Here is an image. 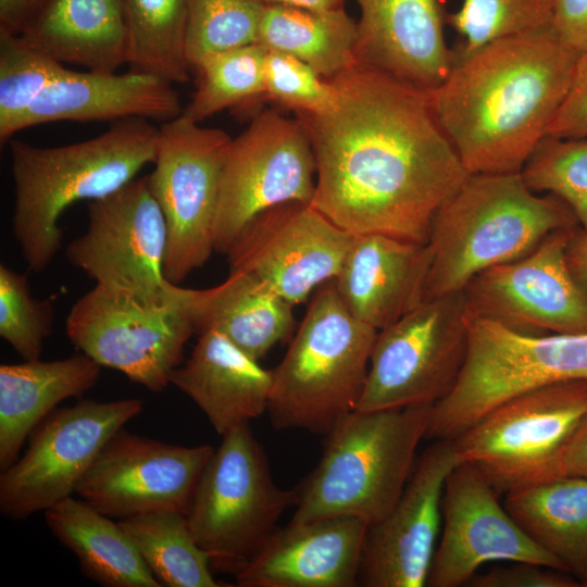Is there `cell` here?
<instances>
[{
  "mask_svg": "<svg viewBox=\"0 0 587 587\" xmlns=\"http://www.w3.org/2000/svg\"><path fill=\"white\" fill-rule=\"evenodd\" d=\"M555 0H462L459 10L446 14L463 39L457 53H469L497 39L551 25Z\"/></svg>",
  "mask_w": 587,
  "mask_h": 587,
  "instance_id": "obj_37",
  "label": "cell"
},
{
  "mask_svg": "<svg viewBox=\"0 0 587 587\" xmlns=\"http://www.w3.org/2000/svg\"><path fill=\"white\" fill-rule=\"evenodd\" d=\"M53 314L49 300L33 297L25 275L0 265V336L24 360L40 359Z\"/></svg>",
  "mask_w": 587,
  "mask_h": 587,
  "instance_id": "obj_39",
  "label": "cell"
},
{
  "mask_svg": "<svg viewBox=\"0 0 587 587\" xmlns=\"http://www.w3.org/2000/svg\"><path fill=\"white\" fill-rule=\"evenodd\" d=\"M562 476L587 477V414L565 449L561 464Z\"/></svg>",
  "mask_w": 587,
  "mask_h": 587,
  "instance_id": "obj_44",
  "label": "cell"
},
{
  "mask_svg": "<svg viewBox=\"0 0 587 587\" xmlns=\"http://www.w3.org/2000/svg\"><path fill=\"white\" fill-rule=\"evenodd\" d=\"M191 295L192 289L177 285L171 295L149 300L95 285L73 304L65 332L99 365L161 392L195 334Z\"/></svg>",
  "mask_w": 587,
  "mask_h": 587,
  "instance_id": "obj_10",
  "label": "cell"
},
{
  "mask_svg": "<svg viewBox=\"0 0 587 587\" xmlns=\"http://www.w3.org/2000/svg\"><path fill=\"white\" fill-rule=\"evenodd\" d=\"M357 64L430 91L451 71L455 51L446 43V14L438 0H357Z\"/></svg>",
  "mask_w": 587,
  "mask_h": 587,
  "instance_id": "obj_22",
  "label": "cell"
},
{
  "mask_svg": "<svg viewBox=\"0 0 587 587\" xmlns=\"http://www.w3.org/2000/svg\"><path fill=\"white\" fill-rule=\"evenodd\" d=\"M330 80L335 104L297 114L316 164L311 204L350 234L427 243L436 211L470 175L429 92L357 63Z\"/></svg>",
  "mask_w": 587,
  "mask_h": 587,
  "instance_id": "obj_1",
  "label": "cell"
},
{
  "mask_svg": "<svg viewBox=\"0 0 587 587\" xmlns=\"http://www.w3.org/2000/svg\"><path fill=\"white\" fill-rule=\"evenodd\" d=\"M578 226L562 199L538 196L521 172L470 173L434 215L424 300L461 292L478 273L528 254L554 232Z\"/></svg>",
  "mask_w": 587,
  "mask_h": 587,
  "instance_id": "obj_4",
  "label": "cell"
},
{
  "mask_svg": "<svg viewBox=\"0 0 587 587\" xmlns=\"http://www.w3.org/2000/svg\"><path fill=\"white\" fill-rule=\"evenodd\" d=\"M316 164L298 118L275 110L257 115L232 138L222 167L213 225L214 251L226 254L255 216L288 202L311 203Z\"/></svg>",
  "mask_w": 587,
  "mask_h": 587,
  "instance_id": "obj_13",
  "label": "cell"
},
{
  "mask_svg": "<svg viewBox=\"0 0 587 587\" xmlns=\"http://www.w3.org/2000/svg\"><path fill=\"white\" fill-rule=\"evenodd\" d=\"M377 333L347 310L333 279L320 286L272 370L267 412L273 426L326 435L357 410Z\"/></svg>",
  "mask_w": 587,
  "mask_h": 587,
  "instance_id": "obj_6",
  "label": "cell"
},
{
  "mask_svg": "<svg viewBox=\"0 0 587 587\" xmlns=\"http://www.w3.org/2000/svg\"><path fill=\"white\" fill-rule=\"evenodd\" d=\"M566 255L572 274L587 292V230L580 226L572 233Z\"/></svg>",
  "mask_w": 587,
  "mask_h": 587,
  "instance_id": "obj_46",
  "label": "cell"
},
{
  "mask_svg": "<svg viewBox=\"0 0 587 587\" xmlns=\"http://www.w3.org/2000/svg\"><path fill=\"white\" fill-rule=\"evenodd\" d=\"M579 583L583 587H587V569L582 575V577L579 578Z\"/></svg>",
  "mask_w": 587,
  "mask_h": 587,
  "instance_id": "obj_48",
  "label": "cell"
},
{
  "mask_svg": "<svg viewBox=\"0 0 587 587\" xmlns=\"http://www.w3.org/2000/svg\"><path fill=\"white\" fill-rule=\"evenodd\" d=\"M215 448L185 447L118 429L76 486L77 494L111 519L159 511L187 515Z\"/></svg>",
  "mask_w": 587,
  "mask_h": 587,
  "instance_id": "obj_17",
  "label": "cell"
},
{
  "mask_svg": "<svg viewBox=\"0 0 587 587\" xmlns=\"http://www.w3.org/2000/svg\"><path fill=\"white\" fill-rule=\"evenodd\" d=\"M296 502V487L286 490L274 483L265 451L247 423L222 436L186 517L211 564L235 574Z\"/></svg>",
  "mask_w": 587,
  "mask_h": 587,
  "instance_id": "obj_8",
  "label": "cell"
},
{
  "mask_svg": "<svg viewBox=\"0 0 587 587\" xmlns=\"http://www.w3.org/2000/svg\"><path fill=\"white\" fill-rule=\"evenodd\" d=\"M575 228L554 232L528 254L478 273L463 289L466 314L525 334L587 333V292L566 255Z\"/></svg>",
  "mask_w": 587,
  "mask_h": 587,
  "instance_id": "obj_16",
  "label": "cell"
},
{
  "mask_svg": "<svg viewBox=\"0 0 587 587\" xmlns=\"http://www.w3.org/2000/svg\"><path fill=\"white\" fill-rule=\"evenodd\" d=\"M551 26L567 48L587 54V0H555Z\"/></svg>",
  "mask_w": 587,
  "mask_h": 587,
  "instance_id": "obj_43",
  "label": "cell"
},
{
  "mask_svg": "<svg viewBox=\"0 0 587 587\" xmlns=\"http://www.w3.org/2000/svg\"><path fill=\"white\" fill-rule=\"evenodd\" d=\"M298 113L319 114L336 102L337 90L330 79L317 74L301 60L266 50L264 63V99Z\"/></svg>",
  "mask_w": 587,
  "mask_h": 587,
  "instance_id": "obj_40",
  "label": "cell"
},
{
  "mask_svg": "<svg viewBox=\"0 0 587 587\" xmlns=\"http://www.w3.org/2000/svg\"><path fill=\"white\" fill-rule=\"evenodd\" d=\"M166 248L165 218L147 175L89 201L87 229L66 257L95 285L157 300L177 287L165 277Z\"/></svg>",
  "mask_w": 587,
  "mask_h": 587,
  "instance_id": "obj_15",
  "label": "cell"
},
{
  "mask_svg": "<svg viewBox=\"0 0 587 587\" xmlns=\"http://www.w3.org/2000/svg\"><path fill=\"white\" fill-rule=\"evenodd\" d=\"M430 264L428 243L354 235L333 282L347 310L380 330L424 301Z\"/></svg>",
  "mask_w": 587,
  "mask_h": 587,
  "instance_id": "obj_23",
  "label": "cell"
},
{
  "mask_svg": "<svg viewBox=\"0 0 587 587\" xmlns=\"http://www.w3.org/2000/svg\"><path fill=\"white\" fill-rule=\"evenodd\" d=\"M101 367L82 352L62 360L0 365L1 471L17 460L25 440L60 402L96 385Z\"/></svg>",
  "mask_w": 587,
  "mask_h": 587,
  "instance_id": "obj_27",
  "label": "cell"
},
{
  "mask_svg": "<svg viewBox=\"0 0 587 587\" xmlns=\"http://www.w3.org/2000/svg\"><path fill=\"white\" fill-rule=\"evenodd\" d=\"M126 64L172 84L189 80L187 0H124Z\"/></svg>",
  "mask_w": 587,
  "mask_h": 587,
  "instance_id": "obj_32",
  "label": "cell"
},
{
  "mask_svg": "<svg viewBox=\"0 0 587 587\" xmlns=\"http://www.w3.org/2000/svg\"><path fill=\"white\" fill-rule=\"evenodd\" d=\"M170 384L188 396L223 436L267 411L273 371L224 335L207 330L199 334L186 363L172 372Z\"/></svg>",
  "mask_w": 587,
  "mask_h": 587,
  "instance_id": "obj_25",
  "label": "cell"
},
{
  "mask_svg": "<svg viewBox=\"0 0 587 587\" xmlns=\"http://www.w3.org/2000/svg\"><path fill=\"white\" fill-rule=\"evenodd\" d=\"M497 495L469 463H460L448 475L441 502L442 534L426 586H462L482 565L494 561L527 562L566 572L520 526Z\"/></svg>",
  "mask_w": 587,
  "mask_h": 587,
  "instance_id": "obj_19",
  "label": "cell"
},
{
  "mask_svg": "<svg viewBox=\"0 0 587 587\" xmlns=\"http://www.w3.org/2000/svg\"><path fill=\"white\" fill-rule=\"evenodd\" d=\"M266 3H285L314 10H334L342 8L346 0H264Z\"/></svg>",
  "mask_w": 587,
  "mask_h": 587,
  "instance_id": "obj_47",
  "label": "cell"
},
{
  "mask_svg": "<svg viewBox=\"0 0 587 587\" xmlns=\"http://www.w3.org/2000/svg\"><path fill=\"white\" fill-rule=\"evenodd\" d=\"M460 463L450 439L436 440L422 453L396 504L367 528L358 585H427L442 520L445 483Z\"/></svg>",
  "mask_w": 587,
  "mask_h": 587,
  "instance_id": "obj_20",
  "label": "cell"
},
{
  "mask_svg": "<svg viewBox=\"0 0 587 587\" xmlns=\"http://www.w3.org/2000/svg\"><path fill=\"white\" fill-rule=\"evenodd\" d=\"M257 43L290 54L330 79L357 63V22L344 8L266 3Z\"/></svg>",
  "mask_w": 587,
  "mask_h": 587,
  "instance_id": "obj_31",
  "label": "cell"
},
{
  "mask_svg": "<svg viewBox=\"0 0 587 587\" xmlns=\"http://www.w3.org/2000/svg\"><path fill=\"white\" fill-rule=\"evenodd\" d=\"M142 561L162 586L217 587L209 555L193 538L185 514L159 511L120 520Z\"/></svg>",
  "mask_w": 587,
  "mask_h": 587,
  "instance_id": "obj_33",
  "label": "cell"
},
{
  "mask_svg": "<svg viewBox=\"0 0 587 587\" xmlns=\"http://www.w3.org/2000/svg\"><path fill=\"white\" fill-rule=\"evenodd\" d=\"M183 112L173 84L158 76L133 70L118 74L65 67L20 118L14 134L60 121L145 118L164 123Z\"/></svg>",
  "mask_w": 587,
  "mask_h": 587,
  "instance_id": "obj_24",
  "label": "cell"
},
{
  "mask_svg": "<svg viewBox=\"0 0 587 587\" xmlns=\"http://www.w3.org/2000/svg\"><path fill=\"white\" fill-rule=\"evenodd\" d=\"M18 35L62 64L103 73L126 64L124 0H42Z\"/></svg>",
  "mask_w": 587,
  "mask_h": 587,
  "instance_id": "obj_26",
  "label": "cell"
},
{
  "mask_svg": "<svg viewBox=\"0 0 587 587\" xmlns=\"http://www.w3.org/2000/svg\"><path fill=\"white\" fill-rule=\"evenodd\" d=\"M265 7L264 0H187L185 51L190 67L257 43Z\"/></svg>",
  "mask_w": 587,
  "mask_h": 587,
  "instance_id": "obj_35",
  "label": "cell"
},
{
  "mask_svg": "<svg viewBox=\"0 0 587 587\" xmlns=\"http://www.w3.org/2000/svg\"><path fill=\"white\" fill-rule=\"evenodd\" d=\"M50 532L105 587H161L120 522L72 496L45 511Z\"/></svg>",
  "mask_w": 587,
  "mask_h": 587,
  "instance_id": "obj_29",
  "label": "cell"
},
{
  "mask_svg": "<svg viewBox=\"0 0 587 587\" xmlns=\"http://www.w3.org/2000/svg\"><path fill=\"white\" fill-rule=\"evenodd\" d=\"M143 405L137 398L87 399L53 410L30 434L23 457L1 471V513L25 519L75 494L105 442Z\"/></svg>",
  "mask_w": 587,
  "mask_h": 587,
  "instance_id": "obj_14",
  "label": "cell"
},
{
  "mask_svg": "<svg viewBox=\"0 0 587 587\" xmlns=\"http://www.w3.org/2000/svg\"><path fill=\"white\" fill-rule=\"evenodd\" d=\"M467 348L448 395L432 407L428 439H453L497 405L548 385L587 382V333L525 334L466 314Z\"/></svg>",
  "mask_w": 587,
  "mask_h": 587,
  "instance_id": "obj_7",
  "label": "cell"
},
{
  "mask_svg": "<svg viewBox=\"0 0 587 587\" xmlns=\"http://www.w3.org/2000/svg\"><path fill=\"white\" fill-rule=\"evenodd\" d=\"M505 495L512 517L579 580L587 569V477L562 476Z\"/></svg>",
  "mask_w": 587,
  "mask_h": 587,
  "instance_id": "obj_30",
  "label": "cell"
},
{
  "mask_svg": "<svg viewBox=\"0 0 587 587\" xmlns=\"http://www.w3.org/2000/svg\"><path fill=\"white\" fill-rule=\"evenodd\" d=\"M587 414V382L572 380L516 396L451 439L461 462L497 494L561 477L565 449Z\"/></svg>",
  "mask_w": 587,
  "mask_h": 587,
  "instance_id": "obj_9",
  "label": "cell"
},
{
  "mask_svg": "<svg viewBox=\"0 0 587 587\" xmlns=\"http://www.w3.org/2000/svg\"><path fill=\"white\" fill-rule=\"evenodd\" d=\"M65 70L64 64L0 29V142L12 140L20 118Z\"/></svg>",
  "mask_w": 587,
  "mask_h": 587,
  "instance_id": "obj_36",
  "label": "cell"
},
{
  "mask_svg": "<svg viewBox=\"0 0 587 587\" xmlns=\"http://www.w3.org/2000/svg\"><path fill=\"white\" fill-rule=\"evenodd\" d=\"M578 57L551 25L455 52L447 77L428 92L469 173L522 171L571 88Z\"/></svg>",
  "mask_w": 587,
  "mask_h": 587,
  "instance_id": "obj_2",
  "label": "cell"
},
{
  "mask_svg": "<svg viewBox=\"0 0 587 587\" xmlns=\"http://www.w3.org/2000/svg\"><path fill=\"white\" fill-rule=\"evenodd\" d=\"M433 405L354 410L325 436L316 467L296 487L294 522L354 516L369 526L400 498Z\"/></svg>",
  "mask_w": 587,
  "mask_h": 587,
  "instance_id": "obj_5",
  "label": "cell"
},
{
  "mask_svg": "<svg viewBox=\"0 0 587 587\" xmlns=\"http://www.w3.org/2000/svg\"><path fill=\"white\" fill-rule=\"evenodd\" d=\"M294 304L260 278L229 271L221 284L192 289L195 333L215 330L257 360L290 339L296 328Z\"/></svg>",
  "mask_w": 587,
  "mask_h": 587,
  "instance_id": "obj_28",
  "label": "cell"
},
{
  "mask_svg": "<svg viewBox=\"0 0 587 587\" xmlns=\"http://www.w3.org/2000/svg\"><path fill=\"white\" fill-rule=\"evenodd\" d=\"M232 137L185 114L159 127L148 175L167 228L165 277L178 285L214 251L213 225L223 163Z\"/></svg>",
  "mask_w": 587,
  "mask_h": 587,
  "instance_id": "obj_11",
  "label": "cell"
},
{
  "mask_svg": "<svg viewBox=\"0 0 587 587\" xmlns=\"http://www.w3.org/2000/svg\"><path fill=\"white\" fill-rule=\"evenodd\" d=\"M485 573L475 574L467 585L473 587H579L570 573L527 562H511Z\"/></svg>",
  "mask_w": 587,
  "mask_h": 587,
  "instance_id": "obj_41",
  "label": "cell"
},
{
  "mask_svg": "<svg viewBox=\"0 0 587 587\" xmlns=\"http://www.w3.org/2000/svg\"><path fill=\"white\" fill-rule=\"evenodd\" d=\"M466 348L463 291L424 300L378 330L357 409L434 405L452 389Z\"/></svg>",
  "mask_w": 587,
  "mask_h": 587,
  "instance_id": "obj_12",
  "label": "cell"
},
{
  "mask_svg": "<svg viewBox=\"0 0 587 587\" xmlns=\"http://www.w3.org/2000/svg\"><path fill=\"white\" fill-rule=\"evenodd\" d=\"M42 0H0V29L20 34Z\"/></svg>",
  "mask_w": 587,
  "mask_h": 587,
  "instance_id": "obj_45",
  "label": "cell"
},
{
  "mask_svg": "<svg viewBox=\"0 0 587 587\" xmlns=\"http://www.w3.org/2000/svg\"><path fill=\"white\" fill-rule=\"evenodd\" d=\"M265 54L264 47L252 43L204 59L195 68L199 83L183 114L201 123L227 108L264 99Z\"/></svg>",
  "mask_w": 587,
  "mask_h": 587,
  "instance_id": "obj_34",
  "label": "cell"
},
{
  "mask_svg": "<svg viewBox=\"0 0 587 587\" xmlns=\"http://www.w3.org/2000/svg\"><path fill=\"white\" fill-rule=\"evenodd\" d=\"M158 136L159 127L149 120L126 118L93 138L64 146L10 140L12 232L29 271H43L61 249L63 212L136 178L153 163Z\"/></svg>",
  "mask_w": 587,
  "mask_h": 587,
  "instance_id": "obj_3",
  "label": "cell"
},
{
  "mask_svg": "<svg viewBox=\"0 0 587 587\" xmlns=\"http://www.w3.org/2000/svg\"><path fill=\"white\" fill-rule=\"evenodd\" d=\"M521 174L532 190L562 199L587 230V140L546 135Z\"/></svg>",
  "mask_w": 587,
  "mask_h": 587,
  "instance_id": "obj_38",
  "label": "cell"
},
{
  "mask_svg": "<svg viewBox=\"0 0 587 587\" xmlns=\"http://www.w3.org/2000/svg\"><path fill=\"white\" fill-rule=\"evenodd\" d=\"M369 524L354 516L294 522L276 528L234 575L239 587H353Z\"/></svg>",
  "mask_w": 587,
  "mask_h": 587,
  "instance_id": "obj_21",
  "label": "cell"
},
{
  "mask_svg": "<svg viewBox=\"0 0 587 587\" xmlns=\"http://www.w3.org/2000/svg\"><path fill=\"white\" fill-rule=\"evenodd\" d=\"M353 238L311 203L288 202L251 220L226 255L229 271L251 273L297 304L338 275Z\"/></svg>",
  "mask_w": 587,
  "mask_h": 587,
  "instance_id": "obj_18",
  "label": "cell"
},
{
  "mask_svg": "<svg viewBox=\"0 0 587 587\" xmlns=\"http://www.w3.org/2000/svg\"><path fill=\"white\" fill-rule=\"evenodd\" d=\"M547 135L560 138L587 137V54L578 57L571 88L553 116Z\"/></svg>",
  "mask_w": 587,
  "mask_h": 587,
  "instance_id": "obj_42",
  "label": "cell"
}]
</instances>
